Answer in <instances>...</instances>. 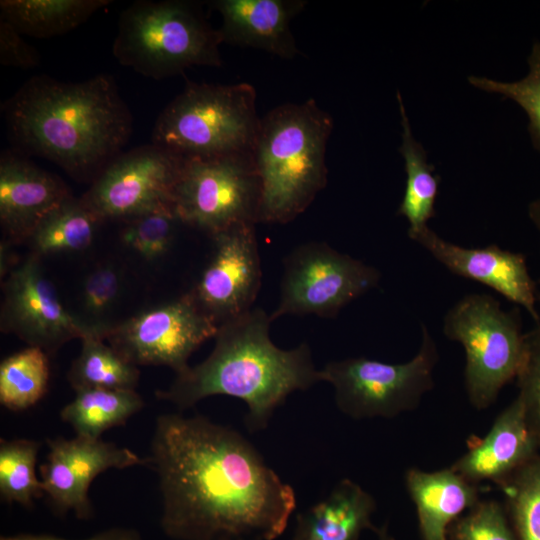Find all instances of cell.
<instances>
[{
  "instance_id": "1",
  "label": "cell",
  "mask_w": 540,
  "mask_h": 540,
  "mask_svg": "<svg viewBox=\"0 0 540 540\" xmlns=\"http://www.w3.org/2000/svg\"><path fill=\"white\" fill-rule=\"evenodd\" d=\"M148 463L174 540H274L296 507L293 488L246 438L203 416L160 415Z\"/></svg>"
},
{
  "instance_id": "2",
  "label": "cell",
  "mask_w": 540,
  "mask_h": 540,
  "mask_svg": "<svg viewBox=\"0 0 540 540\" xmlns=\"http://www.w3.org/2000/svg\"><path fill=\"white\" fill-rule=\"evenodd\" d=\"M13 142L77 179L93 180L132 133V115L114 79L81 82L46 75L25 82L2 106Z\"/></svg>"
},
{
  "instance_id": "3",
  "label": "cell",
  "mask_w": 540,
  "mask_h": 540,
  "mask_svg": "<svg viewBox=\"0 0 540 540\" xmlns=\"http://www.w3.org/2000/svg\"><path fill=\"white\" fill-rule=\"evenodd\" d=\"M270 315L260 308L219 325L210 355L176 374L159 399L180 410L213 395L241 399L248 407L245 425L264 429L287 396L322 381L306 343L294 349L277 347L269 336Z\"/></svg>"
},
{
  "instance_id": "4",
  "label": "cell",
  "mask_w": 540,
  "mask_h": 540,
  "mask_svg": "<svg viewBox=\"0 0 540 540\" xmlns=\"http://www.w3.org/2000/svg\"><path fill=\"white\" fill-rule=\"evenodd\" d=\"M333 118L310 98L261 118L252 156L259 179L258 222L285 224L303 213L327 183Z\"/></svg>"
},
{
  "instance_id": "5",
  "label": "cell",
  "mask_w": 540,
  "mask_h": 540,
  "mask_svg": "<svg viewBox=\"0 0 540 540\" xmlns=\"http://www.w3.org/2000/svg\"><path fill=\"white\" fill-rule=\"evenodd\" d=\"M222 43L197 4L145 0L121 13L112 52L121 65L160 80L193 66L220 67Z\"/></svg>"
},
{
  "instance_id": "6",
  "label": "cell",
  "mask_w": 540,
  "mask_h": 540,
  "mask_svg": "<svg viewBox=\"0 0 540 540\" xmlns=\"http://www.w3.org/2000/svg\"><path fill=\"white\" fill-rule=\"evenodd\" d=\"M261 117L245 82H188L159 114L152 144L184 158L252 154Z\"/></svg>"
},
{
  "instance_id": "7",
  "label": "cell",
  "mask_w": 540,
  "mask_h": 540,
  "mask_svg": "<svg viewBox=\"0 0 540 540\" xmlns=\"http://www.w3.org/2000/svg\"><path fill=\"white\" fill-rule=\"evenodd\" d=\"M443 334L465 351L464 386L471 405L489 408L516 379L525 355V334L517 310L505 311L491 295L471 293L445 314Z\"/></svg>"
},
{
  "instance_id": "8",
  "label": "cell",
  "mask_w": 540,
  "mask_h": 540,
  "mask_svg": "<svg viewBox=\"0 0 540 540\" xmlns=\"http://www.w3.org/2000/svg\"><path fill=\"white\" fill-rule=\"evenodd\" d=\"M438 361L436 342L422 324L419 350L409 361L352 357L327 363L320 375L333 386L336 405L345 415L356 420L393 418L415 410L432 390Z\"/></svg>"
},
{
  "instance_id": "9",
  "label": "cell",
  "mask_w": 540,
  "mask_h": 540,
  "mask_svg": "<svg viewBox=\"0 0 540 540\" xmlns=\"http://www.w3.org/2000/svg\"><path fill=\"white\" fill-rule=\"evenodd\" d=\"M260 187L252 154L185 158L174 193L180 222L216 235L258 223Z\"/></svg>"
},
{
  "instance_id": "10",
  "label": "cell",
  "mask_w": 540,
  "mask_h": 540,
  "mask_svg": "<svg viewBox=\"0 0 540 540\" xmlns=\"http://www.w3.org/2000/svg\"><path fill=\"white\" fill-rule=\"evenodd\" d=\"M380 278L375 267L325 243L303 244L284 261L280 301L270 319L291 314L333 318L376 287Z\"/></svg>"
},
{
  "instance_id": "11",
  "label": "cell",
  "mask_w": 540,
  "mask_h": 540,
  "mask_svg": "<svg viewBox=\"0 0 540 540\" xmlns=\"http://www.w3.org/2000/svg\"><path fill=\"white\" fill-rule=\"evenodd\" d=\"M216 322L187 293L113 325L105 340L123 358L139 365L186 370L191 354L215 337Z\"/></svg>"
},
{
  "instance_id": "12",
  "label": "cell",
  "mask_w": 540,
  "mask_h": 540,
  "mask_svg": "<svg viewBox=\"0 0 540 540\" xmlns=\"http://www.w3.org/2000/svg\"><path fill=\"white\" fill-rule=\"evenodd\" d=\"M185 158L155 144L121 153L93 180L83 201L102 220L173 208Z\"/></svg>"
},
{
  "instance_id": "13",
  "label": "cell",
  "mask_w": 540,
  "mask_h": 540,
  "mask_svg": "<svg viewBox=\"0 0 540 540\" xmlns=\"http://www.w3.org/2000/svg\"><path fill=\"white\" fill-rule=\"evenodd\" d=\"M0 327L46 353L87 336L77 316L63 306L36 254L12 267L4 277Z\"/></svg>"
},
{
  "instance_id": "14",
  "label": "cell",
  "mask_w": 540,
  "mask_h": 540,
  "mask_svg": "<svg viewBox=\"0 0 540 540\" xmlns=\"http://www.w3.org/2000/svg\"><path fill=\"white\" fill-rule=\"evenodd\" d=\"M211 237L212 254L189 293L219 327L252 309L262 272L255 224H238Z\"/></svg>"
},
{
  "instance_id": "15",
  "label": "cell",
  "mask_w": 540,
  "mask_h": 540,
  "mask_svg": "<svg viewBox=\"0 0 540 540\" xmlns=\"http://www.w3.org/2000/svg\"><path fill=\"white\" fill-rule=\"evenodd\" d=\"M47 443V461L40 466L43 491L60 513L72 510L80 519H88L92 514L88 489L97 475L143 462L130 449L101 439L76 435L72 439H50Z\"/></svg>"
},
{
  "instance_id": "16",
  "label": "cell",
  "mask_w": 540,
  "mask_h": 540,
  "mask_svg": "<svg viewBox=\"0 0 540 540\" xmlns=\"http://www.w3.org/2000/svg\"><path fill=\"white\" fill-rule=\"evenodd\" d=\"M437 262L454 275L483 284L523 309L540 322L537 283L533 280L525 256L490 244L465 248L446 241L429 227L409 235Z\"/></svg>"
},
{
  "instance_id": "17",
  "label": "cell",
  "mask_w": 540,
  "mask_h": 540,
  "mask_svg": "<svg viewBox=\"0 0 540 540\" xmlns=\"http://www.w3.org/2000/svg\"><path fill=\"white\" fill-rule=\"evenodd\" d=\"M71 193L57 176L36 166L20 151L0 157V224L3 240L28 241L40 221Z\"/></svg>"
},
{
  "instance_id": "18",
  "label": "cell",
  "mask_w": 540,
  "mask_h": 540,
  "mask_svg": "<svg viewBox=\"0 0 540 540\" xmlns=\"http://www.w3.org/2000/svg\"><path fill=\"white\" fill-rule=\"evenodd\" d=\"M539 453L517 396L487 434L470 440L468 450L450 467L473 484L490 481L499 486Z\"/></svg>"
},
{
  "instance_id": "19",
  "label": "cell",
  "mask_w": 540,
  "mask_h": 540,
  "mask_svg": "<svg viewBox=\"0 0 540 540\" xmlns=\"http://www.w3.org/2000/svg\"><path fill=\"white\" fill-rule=\"evenodd\" d=\"M302 0H216L223 43L266 51L293 59L300 51L290 30L291 20L305 7Z\"/></svg>"
},
{
  "instance_id": "20",
  "label": "cell",
  "mask_w": 540,
  "mask_h": 540,
  "mask_svg": "<svg viewBox=\"0 0 540 540\" xmlns=\"http://www.w3.org/2000/svg\"><path fill=\"white\" fill-rule=\"evenodd\" d=\"M405 487L416 508L422 540H447L450 525L479 500V489L451 467L406 470Z\"/></svg>"
},
{
  "instance_id": "21",
  "label": "cell",
  "mask_w": 540,
  "mask_h": 540,
  "mask_svg": "<svg viewBox=\"0 0 540 540\" xmlns=\"http://www.w3.org/2000/svg\"><path fill=\"white\" fill-rule=\"evenodd\" d=\"M373 496L350 480L339 481L329 495L298 515L293 540H358L365 529H374Z\"/></svg>"
},
{
  "instance_id": "22",
  "label": "cell",
  "mask_w": 540,
  "mask_h": 540,
  "mask_svg": "<svg viewBox=\"0 0 540 540\" xmlns=\"http://www.w3.org/2000/svg\"><path fill=\"white\" fill-rule=\"evenodd\" d=\"M402 125V143L399 152L404 159L406 185L397 214L409 222L408 236L428 227L433 218L438 196L440 176L428 162L424 147L414 138L402 96L396 94Z\"/></svg>"
},
{
  "instance_id": "23",
  "label": "cell",
  "mask_w": 540,
  "mask_h": 540,
  "mask_svg": "<svg viewBox=\"0 0 540 540\" xmlns=\"http://www.w3.org/2000/svg\"><path fill=\"white\" fill-rule=\"evenodd\" d=\"M110 3L109 0H2L0 18L21 34L48 38L77 28Z\"/></svg>"
},
{
  "instance_id": "24",
  "label": "cell",
  "mask_w": 540,
  "mask_h": 540,
  "mask_svg": "<svg viewBox=\"0 0 540 540\" xmlns=\"http://www.w3.org/2000/svg\"><path fill=\"white\" fill-rule=\"evenodd\" d=\"M144 402L134 390L83 389L60 412L77 436L100 439L108 429L125 424Z\"/></svg>"
},
{
  "instance_id": "25",
  "label": "cell",
  "mask_w": 540,
  "mask_h": 540,
  "mask_svg": "<svg viewBox=\"0 0 540 540\" xmlns=\"http://www.w3.org/2000/svg\"><path fill=\"white\" fill-rule=\"evenodd\" d=\"M101 221L82 198L71 195L40 221L28 241L38 256L82 251L92 244Z\"/></svg>"
},
{
  "instance_id": "26",
  "label": "cell",
  "mask_w": 540,
  "mask_h": 540,
  "mask_svg": "<svg viewBox=\"0 0 540 540\" xmlns=\"http://www.w3.org/2000/svg\"><path fill=\"white\" fill-rule=\"evenodd\" d=\"M81 342V351L68 372V381L75 392L95 388L134 390L140 375L138 366L102 339L88 336Z\"/></svg>"
},
{
  "instance_id": "27",
  "label": "cell",
  "mask_w": 540,
  "mask_h": 540,
  "mask_svg": "<svg viewBox=\"0 0 540 540\" xmlns=\"http://www.w3.org/2000/svg\"><path fill=\"white\" fill-rule=\"evenodd\" d=\"M49 382L47 353L28 346L0 364V402L13 411L35 405L45 395Z\"/></svg>"
},
{
  "instance_id": "28",
  "label": "cell",
  "mask_w": 540,
  "mask_h": 540,
  "mask_svg": "<svg viewBox=\"0 0 540 540\" xmlns=\"http://www.w3.org/2000/svg\"><path fill=\"white\" fill-rule=\"evenodd\" d=\"M39 448L34 440H1L0 494L6 502L29 507L44 493L35 473Z\"/></svg>"
},
{
  "instance_id": "29",
  "label": "cell",
  "mask_w": 540,
  "mask_h": 540,
  "mask_svg": "<svg viewBox=\"0 0 540 540\" xmlns=\"http://www.w3.org/2000/svg\"><path fill=\"white\" fill-rule=\"evenodd\" d=\"M518 540H540V453L498 486Z\"/></svg>"
},
{
  "instance_id": "30",
  "label": "cell",
  "mask_w": 540,
  "mask_h": 540,
  "mask_svg": "<svg viewBox=\"0 0 540 540\" xmlns=\"http://www.w3.org/2000/svg\"><path fill=\"white\" fill-rule=\"evenodd\" d=\"M122 271L112 262H104L85 277L81 291V315L77 316L87 336L105 340L112 324L107 317L119 299Z\"/></svg>"
},
{
  "instance_id": "31",
  "label": "cell",
  "mask_w": 540,
  "mask_h": 540,
  "mask_svg": "<svg viewBox=\"0 0 540 540\" xmlns=\"http://www.w3.org/2000/svg\"><path fill=\"white\" fill-rule=\"evenodd\" d=\"M528 73L514 82H501L482 76H469V83L483 91L500 94L517 103L528 117V131L534 148L540 152V42H535L527 59Z\"/></svg>"
},
{
  "instance_id": "32",
  "label": "cell",
  "mask_w": 540,
  "mask_h": 540,
  "mask_svg": "<svg viewBox=\"0 0 540 540\" xmlns=\"http://www.w3.org/2000/svg\"><path fill=\"white\" fill-rule=\"evenodd\" d=\"M178 222L172 208L151 211L125 220L121 240L140 257L152 261L168 252Z\"/></svg>"
},
{
  "instance_id": "33",
  "label": "cell",
  "mask_w": 540,
  "mask_h": 540,
  "mask_svg": "<svg viewBox=\"0 0 540 540\" xmlns=\"http://www.w3.org/2000/svg\"><path fill=\"white\" fill-rule=\"evenodd\" d=\"M447 540H518L504 505L479 500L448 528Z\"/></svg>"
},
{
  "instance_id": "34",
  "label": "cell",
  "mask_w": 540,
  "mask_h": 540,
  "mask_svg": "<svg viewBox=\"0 0 540 540\" xmlns=\"http://www.w3.org/2000/svg\"><path fill=\"white\" fill-rule=\"evenodd\" d=\"M525 355L516 377L527 424L540 452V322L525 334Z\"/></svg>"
},
{
  "instance_id": "35",
  "label": "cell",
  "mask_w": 540,
  "mask_h": 540,
  "mask_svg": "<svg viewBox=\"0 0 540 540\" xmlns=\"http://www.w3.org/2000/svg\"><path fill=\"white\" fill-rule=\"evenodd\" d=\"M22 34L9 22L0 18V63L22 69L36 67L40 56L35 48L28 45Z\"/></svg>"
},
{
  "instance_id": "36",
  "label": "cell",
  "mask_w": 540,
  "mask_h": 540,
  "mask_svg": "<svg viewBox=\"0 0 540 540\" xmlns=\"http://www.w3.org/2000/svg\"><path fill=\"white\" fill-rule=\"evenodd\" d=\"M0 540H69L50 535L18 534L2 536ZM80 540H142L140 533L132 528L114 527Z\"/></svg>"
},
{
  "instance_id": "37",
  "label": "cell",
  "mask_w": 540,
  "mask_h": 540,
  "mask_svg": "<svg viewBox=\"0 0 540 540\" xmlns=\"http://www.w3.org/2000/svg\"><path fill=\"white\" fill-rule=\"evenodd\" d=\"M528 216L540 235V197L529 204Z\"/></svg>"
},
{
  "instance_id": "38",
  "label": "cell",
  "mask_w": 540,
  "mask_h": 540,
  "mask_svg": "<svg viewBox=\"0 0 540 540\" xmlns=\"http://www.w3.org/2000/svg\"><path fill=\"white\" fill-rule=\"evenodd\" d=\"M379 540H395L393 536H391L386 527H383L379 530H377Z\"/></svg>"
},
{
  "instance_id": "39",
  "label": "cell",
  "mask_w": 540,
  "mask_h": 540,
  "mask_svg": "<svg viewBox=\"0 0 540 540\" xmlns=\"http://www.w3.org/2000/svg\"><path fill=\"white\" fill-rule=\"evenodd\" d=\"M537 302L540 303V279L538 280V283H537Z\"/></svg>"
}]
</instances>
